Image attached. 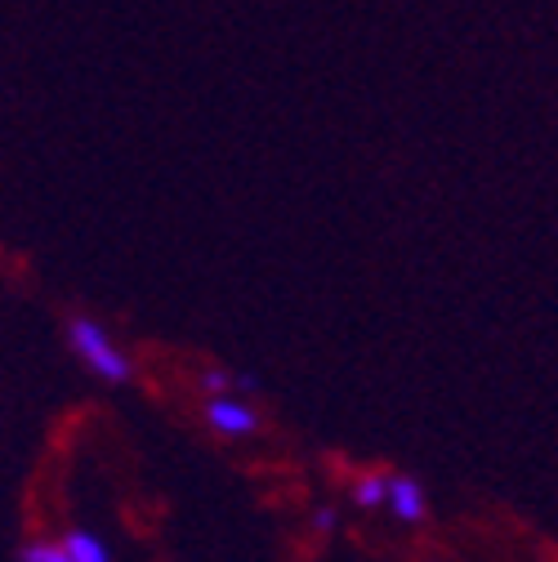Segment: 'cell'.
<instances>
[{
  "label": "cell",
  "instance_id": "cell-2",
  "mask_svg": "<svg viewBox=\"0 0 558 562\" xmlns=\"http://www.w3.org/2000/svg\"><path fill=\"white\" fill-rule=\"evenodd\" d=\"M205 419H211V429L224 434V438H246V434L259 429V415L246 402H237V397H211Z\"/></svg>",
  "mask_w": 558,
  "mask_h": 562
},
{
  "label": "cell",
  "instance_id": "cell-3",
  "mask_svg": "<svg viewBox=\"0 0 558 562\" xmlns=\"http://www.w3.org/2000/svg\"><path fill=\"white\" fill-rule=\"evenodd\" d=\"M384 505H389L402 522H421V518H425V509H429L421 482L406 477V473H389V496H384Z\"/></svg>",
  "mask_w": 558,
  "mask_h": 562
},
{
  "label": "cell",
  "instance_id": "cell-1",
  "mask_svg": "<svg viewBox=\"0 0 558 562\" xmlns=\"http://www.w3.org/2000/svg\"><path fill=\"white\" fill-rule=\"evenodd\" d=\"M67 339H72L77 358H81L99 380H108V384H125V380H130V362H125V353L108 339V330H103L99 322H90V317H72V322H67Z\"/></svg>",
  "mask_w": 558,
  "mask_h": 562
},
{
  "label": "cell",
  "instance_id": "cell-7",
  "mask_svg": "<svg viewBox=\"0 0 558 562\" xmlns=\"http://www.w3.org/2000/svg\"><path fill=\"white\" fill-rule=\"evenodd\" d=\"M313 527H317V531H331V527H335V514H331V509H322V514L313 518Z\"/></svg>",
  "mask_w": 558,
  "mask_h": 562
},
{
  "label": "cell",
  "instance_id": "cell-6",
  "mask_svg": "<svg viewBox=\"0 0 558 562\" xmlns=\"http://www.w3.org/2000/svg\"><path fill=\"white\" fill-rule=\"evenodd\" d=\"M23 562H72V558H67L63 544H45V540H36V544L23 549Z\"/></svg>",
  "mask_w": 558,
  "mask_h": 562
},
{
  "label": "cell",
  "instance_id": "cell-4",
  "mask_svg": "<svg viewBox=\"0 0 558 562\" xmlns=\"http://www.w3.org/2000/svg\"><path fill=\"white\" fill-rule=\"evenodd\" d=\"M63 549H67V558H72V562H112L108 558V544L99 536H90V531H67L63 536Z\"/></svg>",
  "mask_w": 558,
  "mask_h": 562
},
{
  "label": "cell",
  "instance_id": "cell-5",
  "mask_svg": "<svg viewBox=\"0 0 558 562\" xmlns=\"http://www.w3.org/2000/svg\"><path fill=\"white\" fill-rule=\"evenodd\" d=\"M384 496H389V473H362V477L354 482L358 509H376V505H384Z\"/></svg>",
  "mask_w": 558,
  "mask_h": 562
}]
</instances>
